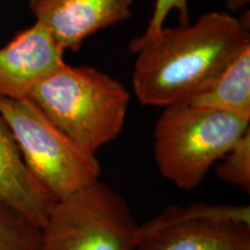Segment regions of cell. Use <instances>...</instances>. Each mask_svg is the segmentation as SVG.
Here are the masks:
<instances>
[{
    "label": "cell",
    "instance_id": "1",
    "mask_svg": "<svg viewBox=\"0 0 250 250\" xmlns=\"http://www.w3.org/2000/svg\"><path fill=\"white\" fill-rule=\"evenodd\" d=\"M250 44L249 11L241 19L227 12H208L193 24L164 27L139 45L132 87L144 105L169 107L189 102Z\"/></svg>",
    "mask_w": 250,
    "mask_h": 250
},
{
    "label": "cell",
    "instance_id": "2",
    "mask_svg": "<svg viewBox=\"0 0 250 250\" xmlns=\"http://www.w3.org/2000/svg\"><path fill=\"white\" fill-rule=\"evenodd\" d=\"M29 99L58 129L96 154L123 130L130 94L104 72L64 62Z\"/></svg>",
    "mask_w": 250,
    "mask_h": 250
},
{
    "label": "cell",
    "instance_id": "3",
    "mask_svg": "<svg viewBox=\"0 0 250 250\" xmlns=\"http://www.w3.org/2000/svg\"><path fill=\"white\" fill-rule=\"evenodd\" d=\"M250 130V121L189 103L166 107L154 126V158L165 179L195 189Z\"/></svg>",
    "mask_w": 250,
    "mask_h": 250
},
{
    "label": "cell",
    "instance_id": "4",
    "mask_svg": "<svg viewBox=\"0 0 250 250\" xmlns=\"http://www.w3.org/2000/svg\"><path fill=\"white\" fill-rule=\"evenodd\" d=\"M0 117L27 169L55 201L99 181L101 166L95 153L58 129L29 98L0 96Z\"/></svg>",
    "mask_w": 250,
    "mask_h": 250
},
{
    "label": "cell",
    "instance_id": "5",
    "mask_svg": "<svg viewBox=\"0 0 250 250\" xmlns=\"http://www.w3.org/2000/svg\"><path fill=\"white\" fill-rule=\"evenodd\" d=\"M138 227L126 202L96 181L54 203L40 250H134Z\"/></svg>",
    "mask_w": 250,
    "mask_h": 250
},
{
    "label": "cell",
    "instance_id": "6",
    "mask_svg": "<svg viewBox=\"0 0 250 250\" xmlns=\"http://www.w3.org/2000/svg\"><path fill=\"white\" fill-rule=\"evenodd\" d=\"M134 250H250V206L170 205L139 225Z\"/></svg>",
    "mask_w": 250,
    "mask_h": 250
},
{
    "label": "cell",
    "instance_id": "7",
    "mask_svg": "<svg viewBox=\"0 0 250 250\" xmlns=\"http://www.w3.org/2000/svg\"><path fill=\"white\" fill-rule=\"evenodd\" d=\"M133 0H29L35 22L64 50L80 49L85 41L131 17Z\"/></svg>",
    "mask_w": 250,
    "mask_h": 250
},
{
    "label": "cell",
    "instance_id": "8",
    "mask_svg": "<svg viewBox=\"0 0 250 250\" xmlns=\"http://www.w3.org/2000/svg\"><path fill=\"white\" fill-rule=\"evenodd\" d=\"M64 62V50L35 22L0 48V96L29 98L31 90Z\"/></svg>",
    "mask_w": 250,
    "mask_h": 250
},
{
    "label": "cell",
    "instance_id": "9",
    "mask_svg": "<svg viewBox=\"0 0 250 250\" xmlns=\"http://www.w3.org/2000/svg\"><path fill=\"white\" fill-rule=\"evenodd\" d=\"M55 202L27 169L11 131L0 117V204L42 228Z\"/></svg>",
    "mask_w": 250,
    "mask_h": 250
},
{
    "label": "cell",
    "instance_id": "10",
    "mask_svg": "<svg viewBox=\"0 0 250 250\" xmlns=\"http://www.w3.org/2000/svg\"><path fill=\"white\" fill-rule=\"evenodd\" d=\"M187 103L250 121V44Z\"/></svg>",
    "mask_w": 250,
    "mask_h": 250
},
{
    "label": "cell",
    "instance_id": "11",
    "mask_svg": "<svg viewBox=\"0 0 250 250\" xmlns=\"http://www.w3.org/2000/svg\"><path fill=\"white\" fill-rule=\"evenodd\" d=\"M41 228L0 204V250H40Z\"/></svg>",
    "mask_w": 250,
    "mask_h": 250
},
{
    "label": "cell",
    "instance_id": "12",
    "mask_svg": "<svg viewBox=\"0 0 250 250\" xmlns=\"http://www.w3.org/2000/svg\"><path fill=\"white\" fill-rule=\"evenodd\" d=\"M215 173L224 182L250 193V130L220 159Z\"/></svg>",
    "mask_w": 250,
    "mask_h": 250
},
{
    "label": "cell",
    "instance_id": "13",
    "mask_svg": "<svg viewBox=\"0 0 250 250\" xmlns=\"http://www.w3.org/2000/svg\"><path fill=\"white\" fill-rule=\"evenodd\" d=\"M171 11H177L180 17L181 26L189 24V12H188V0H156L152 18L146 30L142 35L136 37L130 42L129 48L131 51L152 40L156 34L165 27V21L167 15Z\"/></svg>",
    "mask_w": 250,
    "mask_h": 250
},
{
    "label": "cell",
    "instance_id": "14",
    "mask_svg": "<svg viewBox=\"0 0 250 250\" xmlns=\"http://www.w3.org/2000/svg\"><path fill=\"white\" fill-rule=\"evenodd\" d=\"M249 1L250 0H226V7L228 11L236 12L245 8Z\"/></svg>",
    "mask_w": 250,
    "mask_h": 250
}]
</instances>
